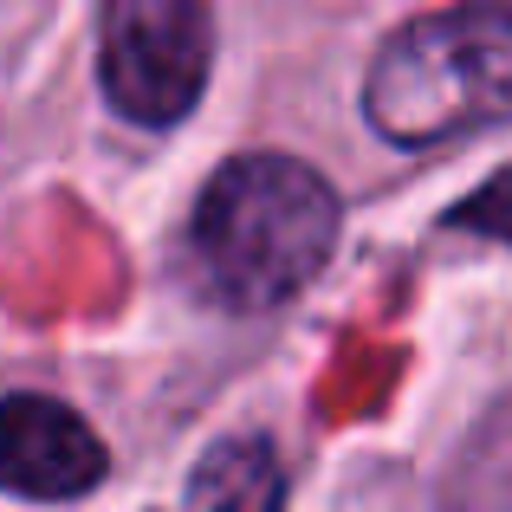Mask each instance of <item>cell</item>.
<instances>
[{
	"label": "cell",
	"instance_id": "1",
	"mask_svg": "<svg viewBox=\"0 0 512 512\" xmlns=\"http://www.w3.org/2000/svg\"><path fill=\"white\" fill-rule=\"evenodd\" d=\"M338 247V195L292 156H234L195 201L188 253L227 312L299 299Z\"/></svg>",
	"mask_w": 512,
	"mask_h": 512
},
{
	"label": "cell",
	"instance_id": "2",
	"mask_svg": "<svg viewBox=\"0 0 512 512\" xmlns=\"http://www.w3.org/2000/svg\"><path fill=\"white\" fill-rule=\"evenodd\" d=\"M363 111L402 150L512 124V0H461L383 39Z\"/></svg>",
	"mask_w": 512,
	"mask_h": 512
},
{
	"label": "cell",
	"instance_id": "3",
	"mask_svg": "<svg viewBox=\"0 0 512 512\" xmlns=\"http://www.w3.org/2000/svg\"><path fill=\"white\" fill-rule=\"evenodd\" d=\"M214 65L208 0H104V98L130 124H182Z\"/></svg>",
	"mask_w": 512,
	"mask_h": 512
},
{
	"label": "cell",
	"instance_id": "4",
	"mask_svg": "<svg viewBox=\"0 0 512 512\" xmlns=\"http://www.w3.org/2000/svg\"><path fill=\"white\" fill-rule=\"evenodd\" d=\"M111 467L104 441L78 409L52 396H7L0 402V487L26 500H78Z\"/></svg>",
	"mask_w": 512,
	"mask_h": 512
},
{
	"label": "cell",
	"instance_id": "5",
	"mask_svg": "<svg viewBox=\"0 0 512 512\" xmlns=\"http://www.w3.org/2000/svg\"><path fill=\"white\" fill-rule=\"evenodd\" d=\"M286 506V474L266 435H234L201 454L188 474V512H279Z\"/></svg>",
	"mask_w": 512,
	"mask_h": 512
},
{
	"label": "cell",
	"instance_id": "6",
	"mask_svg": "<svg viewBox=\"0 0 512 512\" xmlns=\"http://www.w3.org/2000/svg\"><path fill=\"white\" fill-rule=\"evenodd\" d=\"M448 221L454 227H474V234H487V240H512V169H500L487 188H474Z\"/></svg>",
	"mask_w": 512,
	"mask_h": 512
}]
</instances>
